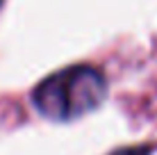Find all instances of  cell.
<instances>
[{"label": "cell", "instance_id": "obj_1", "mask_svg": "<svg viewBox=\"0 0 157 155\" xmlns=\"http://www.w3.org/2000/svg\"><path fill=\"white\" fill-rule=\"evenodd\" d=\"M107 94L105 78L91 66H68L48 76L32 94L36 110L52 121H73L94 112Z\"/></svg>", "mask_w": 157, "mask_h": 155}, {"label": "cell", "instance_id": "obj_2", "mask_svg": "<svg viewBox=\"0 0 157 155\" xmlns=\"http://www.w3.org/2000/svg\"><path fill=\"white\" fill-rule=\"evenodd\" d=\"M150 148H141V146H132V148H123V151H116L112 155H148Z\"/></svg>", "mask_w": 157, "mask_h": 155}]
</instances>
